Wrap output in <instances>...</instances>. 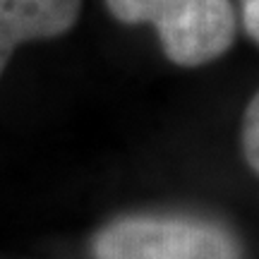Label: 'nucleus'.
<instances>
[{
    "instance_id": "1",
    "label": "nucleus",
    "mask_w": 259,
    "mask_h": 259,
    "mask_svg": "<svg viewBox=\"0 0 259 259\" xmlns=\"http://www.w3.org/2000/svg\"><path fill=\"white\" fill-rule=\"evenodd\" d=\"M106 8L122 24H154L166 58L180 67L221 58L238 34L231 0H106Z\"/></svg>"
},
{
    "instance_id": "4",
    "label": "nucleus",
    "mask_w": 259,
    "mask_h": 259,
    "mask_svg": "<svg viewBox=\"0 0 259 259\" xmlns=\"http://www.w3.org/2000/svg\"><path fill=\"white\" fill-rule=\"evenodd\" d=\"M242 154L250 168L259 176V92L252 96V101L242 115Z\"/></svg>"
},
{
    "instance_id": "2",
    "label": "nucleus",
    "mask_w": 259,
    "mask_h": 259,
    "mask_svg": "<svg viewBox=\"0 0 259 259\" xmlns=\"http://www.w3.org/2000/svg\"><path fill=\"white\" fill-rule=\"evenodd\" d=\"M96 259H242L238 238L197 216H122L94 238Z\"/></svg>"
},
{
    "instance_id": "3",
    "label": "nucleus",
    "mask_w": 259,
    "mask_h": 259,
    "mask_svg": "<svg viewBox=\"0 0 259 259\" xmlns=\"http://www.w3.org/2000/svg\"><path fill=\"white\" fill-rule=\"evenodd\" d=\"M79 10L82 0H0V77L22 44L63 36Z\"/></svg>"
},
{
    "instance_id": "5",
    "label": "nucleus",
    "mask_w": 259,
    "mask_h": 259,
    "mask_svg": "<svg viewBox=\"0 0 259 259\" xmlns=\"http://www.w3.org/2000/svg\"><path fill=\"white\" fill-rule=\"evenodd\" d=\"M242 27L259 46V0H240Z\"/></svg>"
}]
</instances>
